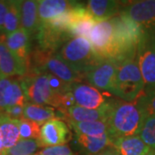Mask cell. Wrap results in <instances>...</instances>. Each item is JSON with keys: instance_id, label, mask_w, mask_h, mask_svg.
<instances>
[{"instance_id": "cell-32", "label": "cell", "mask_w": 155, "mask_h": 155, "mask_svg": "<svg viewBox=\"0 0 155 155\" xmlns=\"http://www.w3.org/2000/svg\"><path fill=\"white\" fill-rule=\"evenodd\" d=\"M144 103L146 110L148 115L155 116V89L152 90H145Z\"/></svg>"}, {"instance_id": "cell-12", "label": "cell", "mask_w": 155, "mask_h": 155, "mask_svg": "<svg viewBox=\"0 0 155 155\" xmlns=\"http://www.w3.org/2000/svg\"><path fill=\"white\" fill-rule=\"evenodd\" d=\"M72 38L67 31L53 28L46 22H40V28L35 34L37 48L57 53L68 40Z\"/></svg>"}, {"instance_id": "cell-16", "label": "cell", "mask_w": 155, "mask_h": 155, "mask_svg": "<svg viewBox=\"0 0 155 155\" xmlns=\"http://www.w3.org/2000/svg\"><path fill=\"white\" fill-rule=\"evenodd\" d=\"M125 4L126 2L116 0H90L86 4V8L97 22H101L117 16Z\"/></svg>"}, {"instance_id": "cell-15", "label": "cell", "mask_w": 155, "mask_h": 155, "mask_svg": "<svg viewBox=\"0 0 155 155\" xmlns=\"http://www.w3.org/2000/svg\"><path fill=\"white\" fill-rule=\"evenodd\" d=\"M5 43L28 70L32 52L31 36L21 28L13 33L5 35Z\"/></svg>"}, {"instance_id": "cell-28", "label": "cell", "mask_w": 155, "mask_h": 155, "mask_svg": "<svg viewBox=\"0 0 155 155\" xmlns=\"http://www.w3.org/2000/svg\"><path fill=\"white\" fill-rule=\"evenodd\" d=\"M139 136L149 147L155 150V116L148 115L145 118Z\"/></svg>"}, {"instance_id": "cell-39", "label": "cell", "mask_w": 155, "mask_h": 155, "mask_svg": "<svg viewBox=\"0 0 155 155\" xmlns=\"http://www.w3.org/2000/svg\"><path fill=\"white\" fill-rule=\"evenodd\" d=\"M0 115H1V112H0Z\"/></svg>"}, {"instance_id": "cell-4", "label": "cell", "mask_w": 155, "mask_h": 155, "mask_svg": "<svg viewBox=\"0 0 155 155\" xmlns=\"http://www.w3.org/2000/svg\"><path fill=\"white\" fill-rule=\"evenodd\" d=\"M57 54L69 67L84 79V75L100 61L85 37H72L57 52Z\"/></svg>"}, {"instance_id": "cell-25", "label": "cell", "mask_w": 155, "mask_h": 155, "mask_svg": "<svg viewBox=\"0 0 155 155\" xmlns=\"http://www.w3.org/2000/svg\"><path fill=\"white\" fill-rule=\"evenodd\" d=\"M21 2L8 1V11L5 21V35L13 33L21 28Z\"/></svg>"}, {"instance_id": "cell-8", "label": "cell", "mask_w": 155, "mask_h": 155, "mask_svg": "<svg viewBox=\"0 0 155 155\" xmlns=\"http://www.w3.org/2000/svg\"><path fill=\"white\" fill-rule=\"evenodd\" d=\"M88 40L100 60L111 61L114 47V28L110 20L97 22L91 29Z\"/></svg>"}, {"instance_id": "cell-6", "label": "cell", "mask_w": 155, "mask_h": 155, "mask_svg": "<svg viewBox=\"0 0 155 155\" xmlns=\"http://www.w3.org/2000/svg\"><path fill=\"white\" fill-rule=\"evenodd\" d=\"M28 103L52 106L59 109L62 95L56 94L51 88L49 80L44 73H28L20 80Z\"/></svg>"}, {"instance_id": "cell-31", "label": "cell", "mask_w": 155, "mask_h": 155, "mask_svg": "<svg viewBox=\"0 0 155 155\" xmlns=\"http://www.w3.org/2000/svg\"><path fill=\"white\" fill-rule=\"evenodd\" d=\"M39 155H74L69 147L66 145L45 147L39 152Z\"/></svg>"}, {"instance_id": "cell-35", "label": "cell", "mask_w": 155, "mask_h": 155, "mask_svg": "<svg viewBox=\"0 0 155 155\" xmlns=\"http://www.w3.org/2000/svg\"><path fill=\"white\" fill-rule=\"evenodd\" d=\"M96 155H119V153L114 147L110 146Z\"/></svg>"}, {"instance_id": "cell-1", "label": "cell", "mask_w": 155, "mask_h": 155, "mask_svg": "<svg viewBox=\"0 0 155 155\" xmlns=\"http://www.w3.org/2000/svg\"><path fill=\"white\" fill-rule=\"evenodd\" d=\"M143 95L133 102L113 99L107 121L113 139L139 135L147 116Z\"/></svg>"}, {"instance_id": "cell-9", "label": "cell", "mask_w": 155, "mask_h": 155, "mask_svg": "<svg viewBox=\"0 0 155 155\" xmlns=\"http://www.w3.org/2000/svg\"><path fill=\"white\" fill-rule=\"evenodd\" d=\"M70 92L74 98L76 105L90 110H100L104 108L113 100V98L105 97L94 86L81 82L72 84Z\"/></svg>"}, {"instance_id": "cell-11", "label": "cell", "mask_w": 155, "mask_h": 155, "mask_svg": "<svg viewBox=\"0 0 155 155\" xmlns=\"http://www.w3.org/2000/svg\"><path fill=\"white\" fill-rule=\"evenodd\" d=\"M121 13L138 23L143 30L155 32V0L134 1L125 4Z\"/></svg>"}, {"instance_id": "cell-10", "label": "cell", "mask_w": 155, "mask_h": 155, "mask_svg": "<svg viewBox=\"0 0 155 155\" xmlns=\"http://www.w3.org/2000/svg\"><path fill=\"white\" fill-rule=\"evenodd\" d=\"M117 64L110 60H101L85 75L84 79L95 88L112 94Z\"/></svg>"}, {"instance_id": "cell-19", "label": "cell", "mask_w": 155, "mask_h": 155, "mask_svg": "<svg viewBox=\"0 0 155 155\" xmlns=\"http://www.w3.org/2000/svg\"><path fill=\"white\" fill-rule=\"evenodd\" d=\"M0 72L5 77L24 76L28 70L5 42L0 41Z\"/></svg>"}, {"instance_id": "cell-36", "label": "cell", "mask_w": 155, "mask_h": 155, "mask_svg": "<svg viewBox=\"0 0 155 155\" xmlns=\"http://www.w3.org/2000/svg\"><path fill=\"white\" fill-rule=\"evenodd\" d=\"M154 151H155V150L151 149L149 152H148V153H147V154H145V155H154Z\"/></svg>"}, {"instance_id": "cell-37", "label": "cell", "mask_w": 155, "mask_h": 155, "mask_svg": "<svg viewBox=\"0 0 155 155\" xmlns=\"http://www.w3.org/2000/svg\"><path fill=\"white\" fill-rule=\"evenodd\" d=\"M0 76H2V74H1V72H0Z\"/></svg>"}, {"instance_id": "cell-5", "label": "cell", "mask_w": 155, "mask_h": 155, "mask_svg": "<svg viewBox=\"0 0 155 155\" xmlns=\"http://www.w3.org/2000/svg\"><path fill=\"white\" fill-rule=\"evenodd\" d=\"M28 72L51 74L68 84L79 83L84 79V78L74 72L57 53L43 51L37 48L31 52Z\"/></svg>"}, {"instance_id": "cell-29", "label": "cell", "mask_w": 155, "mask_h": 155, "mask_svg": "<svg viewBox=\"0 0 155 155\" xmlns=\"http://www.w3.org/2000/svg\"><path fill=\"white\" fill-rule=\"evenodd\" d=\"M18 127H19V133L20 138L23 140L28 139H40L41 134V125L36 122L29 121L25 118L18 119Z\"/></svg>"}, {"instance_id": "cell-20", "label": "cell", "mask_w": 155, "mask_h": 155, "mask_svg": "<svg viewBox=\"0 0 155 155\" xmlns=\"http://www.w3.org/2000/svg\"><path fill=\"white\" fill-rule=\"evenodd\" d=\"M112 147L116 148L119 155H145L151 150L139 135L114 139Z\"/></svg>"}, {"instance_id": "cell-40", "label": "cell", "mask_w": 155, "mask_h": 155, "mask_svg": "<svg viewBox=\"0 0 155 155\" xmlns=\"http://www.w3.org/2000/svg\"><path fill=\"white\" fill-rule=\"evenodd\" d=\"M35 155H39V154H35Z\"/></svg>"}, {"instance_id": "cell-2", "label": "cell", "mask_w": 155, "mask_h": 155, "mask_svg": "<svg viewBox=\"0 0 155 155\" xmlns=\"http://www.w3.org/2000/svg\"><path fill=\"white\" fill-rule=\"evenodd\" d=\"M110 22L114 28L111 61L119 64L127 60L135 59L137 46L143 34L142 28L121 12L111 18Z\"/></svg>"}, {"instance_id": "cell-17", "label": "cell", "mask_w": 155, "mask_h": 155, "mask_svg": "<svg viewBox=\"0 0 155 155\" xmlns=\"http://www.w3.org/2000/svg\"><path fill=\"white\" fill-rule=\"evenodd\" d=\"M113 137L110 133L99 136H86L75 134L74 144L82 155H96L108 147L112 146Z\"/></svg>"}, {"instance_id": "cell-30", "label": "cell", "mask_w": 155, "mask_h": 155, "mask_svg": "<svg viewBox=\"0 0 155 155\" xmlns=\"http://www.w3.org/2000/svg\"><path fill=\"white\" fill-rule=\"evenodd\" d=\"M12 79L9 77L0 76V112L4 113L6 110V95Z\"/></svg>"}, {"instance_id": "cell-23", "label": "cell", "mask_w": 155, "mask_h": 155, "mask_svg": "<svg viewBox=\"0 0 155 155\" xmlns=\"http://www.w3.org/2000/svg\"><path fill=\"white\" fill-rule=\"evenodd\" d=\"M23 118L41 125L51 119L57 118V111L54 108L48 105L27 103L23 109Z\"/></svg>"}, {"instance_id": "cell-27", "label": "cell", "mask_w": 155, "mask_h": 155, "mask_svg": "<svg viewBox=\"0 0 155 155\" xmlns=\"http://www.w3.org/2000/svg\"><path fill=\"white\" fill-rule=\"evenodd\" d=\"M41 147L40 140L20 139L17 144L6 151V155H33Z\"/></svg>"}, {"instance_id": "cell-24", "label": "cell", "mask_w": 155, "mask_h": 155, "mask_svg": "<svg viewBox=\"0 0 155 155\" xmlns=\"http://www.w3.org/2000/svg\"><path fill=\"white\" fill-rule=\"evenodd\" d=\"M76 134L86 136H99L110 133L108 123L101 121L74 122H68Z\"/></svg>"}, {"instance_id": "cell-14", "label": "cell", "mask_w": 155, "mask_h": 155, "mask_svg": "<svg viewBox=\"0 0 155 155\" xmlns=\"http://www.w3.org/2000/svg\"><path fill=\"white\" fill-rule=\"evenodd\" d=\"M112 101L109 105L100 110H90L78 105H74L66 110H57V118L58 119L61 118H61H63L66 119L67 122H92V121H101V122H107L110 116Z\"/></svg>"}, {"instance_id": "cell-3", "label": "cell", "mask_w": 155, "mask_h": 155, "mask_svg": "<svg viewBox=\"0 0 155 155\" xmlns=\"http://www.w3.org/2000/svg\"><path fill=\"white\" fill-rule=\"evenodd\" d=\"M145 82L135 59L117 64L112 94L119 99L133 102L145 92Z\"/></svg>"}, {"instance_id": "cell-38", "label": "cell", "mask_w": 155, "mask_h": 155, "mask_svg": "<svg viewBox=\"0 0 155 155\" xmlns=\"http://www.w3.org/2000/svg\"><path fill=\"white\" fill-rule=\"evenodd\" d=\"M154 155H155V151H154Z\"/></svg>"}, {"instance_id": "cell-18", "label": "cell", "mask_w": 155, "mask_h": 155, "mask_svg": "<svg viewBox=\"0 0 155 155\" xmlns=\"http://www.w3.org/2000/svg\"><path fill=\"white\" fill-rule=\"evenodd\" d=\"M77 1L67 0H38L37 9L40 22H44L71 10Z\"/></svg>"}, {"instance_id": "cell-33", "label": "cell", "mask_w": 155, "mask_h": 155, "mask_svg": "<svg viewBox=\"0 0 155 155\" xmlns=\"http://www.w3.org/2000/svg\"><path fill=\"white\" fill-rule=\"evenodd\" d=\"M8 11V1L0 0V35H5V21Z\"/></svg>"}, {"instance_id": "cell-22", "label": "cell", "mask_w": 155, "mask_h": 155, "mask_svg": "<svg viewBox=\"0 0 155 155\" xmlns=\"http://www.w3.org/2000/svg\"><path fill=\"white\" fill-rule=\"evenodd\" d=\"M18 119H13L4 113L0 115V140L7 151L20 140Z\"/></svg>"}, {"instance_id": "cell-21", "label": "cell", "mask_w": 155, "mask_h": 155, "mask_svg": "<svg viewBox=\"0 0 155 155\" xmlns=\"http://www.w3.org/2000/svg\"><path fill=\"white\" fill-rule=\"evenodd\" d=\"M21 28L32 36L40 28L37 1L25 0L21 2Z\"/></svg>"}, {"instance_id": "cell-7", "label": "cell", "mask_w": 155, "mask_h": 155, "mask_svg": "<svg viewBox=\"0 0 155 155\" xmlns=\"http://www.w3.org/2000/svg\"><path fill=\"white\" fill-rule=\"evenodd\" d=\"M136 62L145 82V90L155 89V32L143 30L136 50Z\"/></svg>"}, {"instance_id": "cell-34", "label": "cell", "mask_w": 155, "mask_h": 155, "mask_svg": "<svg viewBox=\"0 0 155 155\" xmlns=\"http://www.w3.org/2000/svg\"><path fill=\"white\" fill-rule=\"evenodd\" d=\"M23 109L24 107L22 106H14L7 109L4 114L13 119H21L23 117Z\"/></svg>"}, {"instance_id": "cell-13", "label": "cell", "mask_w": 155, "mask_h": 155, "mask_svg": "<svg viewBox=\"0 0 155 155\" xmlns=\"http://www.w3.org/2000/svg\"><path fill=\"white\" fill-rule=\"evenodd\" d=\"M70 137V130L61 119H51L41 127L40 141L42 147H55L67 143Z\"/></svg>"}, {"instance_id": "cell-26", "label": "cell", "mask_w": 155, "mask_h": 155, "mask_svg": "<svg viewBox=\"0 0 155 155\" xmlns=\"http://www.w3.org/2000/svg\"><path fill=\"white\" fill-rule=\"evenodd\" d=\"M27 103L28 102L22 90L20 80L12 79L6 95V110L14 106L24 107Z\"/></svg>"}]
</instances>
